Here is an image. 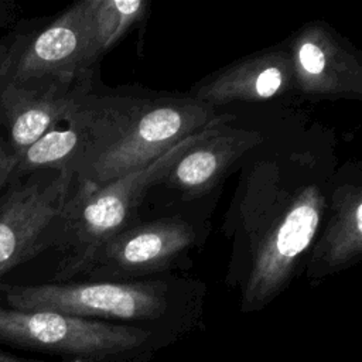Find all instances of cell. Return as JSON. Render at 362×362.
<instances>
[{"mask_svg": "<svg viewBox=\"0 0 362 362\" xmlns=\"http://www.w3.org/2000/svg\"><path fill=\"white\" fill-rule=\"evenodd\" d=\"M324 209L315 185L298 188L255 246L242 293V311H259L287 284L297 259L311 245Z\"/></svg>", "mask_w": 362, "mask_h": 362, "instance_id": "obj_7", "label": "cell"}, {"mask_svg": "<svg viewBox=\"0 0 362 362\" xmlns=\"http://www.w3.org/2000/svg\"><path fill=\"white\" fill-rule=\"evenodd\" d=\"M75 185V175L64 170L11 180L1 191L0 283L20 264L54 247Z\"/></svg>", "mask_w": 362, "mask_h": 362, "instance_id": "obj_6", "label": "cell"}, {"mask_svg": "<svg viewBox=\"0 0 362 362\" xmlns=\"http://www.w3.org/2000/svg\"><path fill=\"white\" fill-rule=\"evenodd\" d=\"M74 113L88 132V150L75 178L95 187L137 171L185 137L230 119L192 96L112 89L98 79L78 98Z\"/></svg>", "mask_w": 362, "mask_h": 362, "instance_id": "obj_1", "label": "cell"}, {"mask_svg": "<svg viewBox=\"0 0 362 362\" xmlns=\"http://www.w3.org/2000/svg\"><path fill=\"white\" fill-rule=\"evenodd\" d=\"M294 78L311 95L362 98V62L321 25H310L293 47Z\"/></svg>", "mask_w": 362, "mask_h": 362, "instance_id": "obj_10", "label": "cell"}, {"mask_svg": "<svg viewBox=\"0 0 362 362\" xmlns=\"http://www.w3.org/2000/svg\"><path fill=\"white\" fill-rule=\"evenodd\" d=\"M17 164H18V157L10 147L8 141L6 140L0 129V192L11 181Z\"/></svg>", "mask_w": 362, "mask_h": 362, "instance_id": "obj_16", "label": "cell"}, {"mask_svg": "<svg viewBox=\"0 0 362 362\" xmlns=\"http://www.w3.org/2000/svg\"><path fill=\"white\" fill-rule=\"evenodd\" d=\"M175 341L151 328L0 305V345L58 362H147Z\"/></svg>", "mask_w": 362, "mask_h": 362, "instance_id": "obj_4", "label": "cell"}, {"mask_svg": "<svg viewBox=\"0 0 362 362\" xmlns=\"http://www.w3.org/2000/svg\"><path fill=\"white\" fill-rule=\"evenodd\" d=\"M13 40H14L13 30L0 38V75L6 65V61L8 58V52H10L11 44H13Z\"/></svg>", "mask_w": 362, "mask_h": 362, "instance_id": "obj_18", "label": "cell"}, {"mask_svg": "<svg viewBox=\"0 0 362 362\" xmlns=\"http://www.w3.org/2000/svg\"><path fill=\"white\" fill-rule=\"evenodd\" d=\"M0 362H58V361L24 358V356H18V355H16V354H11V352L4 351V349L0 348Z\"/></svg>", "mask_w": 362, "mask_h": 362, "instance_id": "obj_19", "label": "cell"}, {"mask_svg": "<svg viewBox=\"0 0 362 362\" xmlns=\"http://www.w3.org/2000/svg\"><path fill=\"white\" fill-rule=\"evenodd\" d=\"M194 238L191 226L181 219L136 222L100 246L75 280H139L163 272L187 250Z\"/></svg>", "mask_w": 362, "mask_h": 362, "instance_id": "obj_9", "label": "cell"}, {"mask_svg": "<svg viewBox=\"0 0 362 362\" xmlns=\"http://www.w3.org/2000/svg\"><path fill=\"white\" fill-rule=\"evenodd\" d=\"M96 6L98 0H81L55 16L16 23L0 82L98 72L102 54L95 34Z\"/></svg>", "mask_w": 362, "mask_h": 362, "instance_id": "obj_5", "label": "cell"}, {"mask_svg": "<svg viewBox=\"0 0 362 362\" xmlns=\"http://www.w3.org/2000/svg\"><path fill=\"white\" fill-rule=\"evenodd\" d=\"M223 124L225 122H218L185 137L148 165L105 185L76 182L52 247L61 255L59 263L48 281L75 280L100 246L137 222V209L147 191L163 182L187 150Z\"/></svg>", "mask_w": 362, "mask_h": 362, "instance_id": "obj_3", "label": "cell"}, {"mask_svg": "<svg viewBox=\"0 0 362 362\" xmlns=\"http://www.w3.org/2000/svg\"><path fill=\"white\" fill-rule=\"evenodd\" d=\"M86 146V130L83 124L71 115L65 127L58 126L48 132L21 153L11 180L35 173L64 170L75 175L85 157Z\"/></svg>", "mask_w": 362, "mask_h": 362, "instance_id": "obj_13", "label": "cell"}, {"mask_svg": "<svg viewBox=\"0 0 362 362\" xmlns=\"http://www.w3.org/2000/svg\"><path fill=\"white\" fill-rule=\"evenodd\" d=\"M119 20L120 14L116 0H98L95 13V34L96 44L102 57L119 42Z\"/></svg>", "mask_w": 362, "mask_h": 362, "instance_id": "obj_15", "label": "cell"}, {"mask_svg": "<svg viewBox=\"0 0 362 362\" xmlns=\"http://www.w3.org/2000/svg\"><path fill=\"white\" fill-rule=\"evenodd\" d=\"M18 16V6L13 0H0V28L14 27Z\"/></svg>", "mask_w": 362, "mask_h": 362, "instance_id": "obj_17", "label": "cell"}, {"mask_svg": "<svg viewBox=\"0 0 362 362\" xmlns=\"http://www.w3.org/2000/svg\"><path fill=\"white\" fill-rule=\"evenodd\" d=\"M260 133L218 127L208 137L187 150L163 180L185 198H194L214 188L229 167L260 140Z\"/></svg>", "mask_w": 362, "mask_h": 362, "instance_id": "obj_12", "label": "cell"}, {"mask_svg": "<svg viewBox=\"0 0 362 362\" xmlns=\"http://www.w3.org/2000/svg\"><path fill=\"white\" fill-rule=\"evenodd\" d=\"M362 255V188L351 192L338 206L322 240L315 250V260L327 269H338Z\"/></svg>", "mask_w": 362, "mask_h": 362, "instance_id": "obj_14", "label": "cell"}, {"mask_svg": "<svg viewBox=\"0 0 362 362\" xmlns=\"http://www.w3.org/2000/svg\"><path fill=\"white\" fill-rule=\"evenodd\" d=\"M98 74L0 82V129L17 157L66 123L78 98L98 79Z\"/></svg>", "mask_w": 362, "mask_h": 362, "instance_id": "obj_8", "label": "cell"}, {"mask_svg": "<svg viewBox=\"0 0 362 362\" xmlns=\"http://www.w3.org/2000/svg\"><path fill=\"white\" fill-rule=\"evenodd\" d=\"M0 305L137 325L177 339L195 322L189 304L163 280L0 283Z\"/></svg>", "mask_w": 362, "mask_h": 362, "instance_id": "obj_2", "label": "cell"}, {"mask_svg": "<svg viewBox=\"0 0 362 362\" xmlns=\"http://www.w3.org/2000/svg\"><path fill=\"white\" fill-rule=\"evenodd\" d=\"M294 78L293 59L267 52L233 64L192 90V98L215 107L232 102L260 100L283 92Z\"/></svg>", "mask_w": 362, "mask_h": 362, "instance_id": "obj_11", "label": "cell"}]
</instances>
